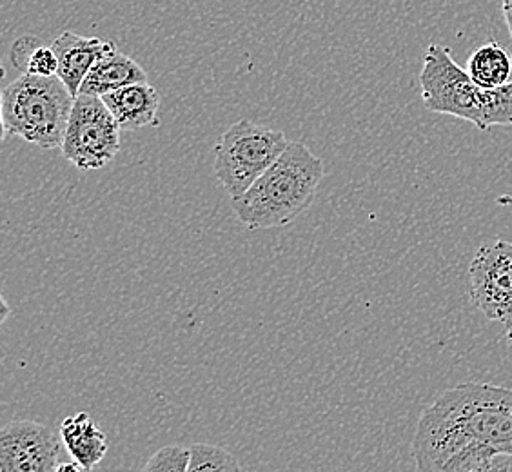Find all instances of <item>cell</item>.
Listing matches in <instances>:
<instances>
[{
	"label": "cell",
	"instance_id": "cell-10",
	"mask_svg": "<svg viewBox=\"0 0 512 472\" xmlns=\"http://www.w3.org/2000/svg\"><path fill=\"white\" fill-rule=\"evenodd\" d=\"M109 111L124 131L157 126L160 95L148 82H138L126 88L109 91L102 95Z\"/></svg>",
	"mask_w": 512,
	"mask_h": 472
},
{
	"label": "cell",
	"instance_id": "cell-4",
	"mask_svg": "<svg viewBox=\"0 0 512 472\" xmlns=\"http://www.w3.org/2000/svg\"><path fill=\"white\" fill-rule=\"evenodd\" d=\"M75 99L59 75L22 73L2 91L4 140L19 137L42 149H60Z\"/></svg>",
	"mask_w": 512,
	"mask_h": 472
},
{
	"label": "cell",
	"instance_id": "cell-15",
	"mask_svg": "<svg viewBox=\"0 0 512 472\" xmlns=\"http://www.w3.org/2000/svg\"><path fill=\"white\" fill-rule=\"evenodd\" d=\"M189 451H191V460H189L188 471H240L242 469L237 458L218 445L195 443L189 447Z\"/></svg>",
	"mask_w": 512,
	"mask_h": 472
},
{
	"label": "cell",
	"instance_id": "cell-9",
	"mask_svg": "<svg viewBox=\"0 0 512 472\" xmlns=\"http://www.w3.org/2000/svg\"><path fill=\"white\" fill-rule=\"evenodd\" d=\"M51 48L59 59V77L73 97L79 95L80 86L88 77L89 69L117 46L99 37H82L71 31H64L51 42Z\"/></svg>",
	"mask_w": 512,
	"mask_h": 472
},
{
	"label": "cell",
	"instance_id": "cell-16",
	"mask_svg": "<svg viewBox=\"0 0 512 472\" xmlns=\"http://www.w3.org/2000/svg\"><path fill=\"white\" fill-rule=\"evenodd\" d=\"M189 460H191V451L188 447L166 445L153 454L142 469L144 472H186L189 469Z\"/></svg>",
	"mask_w": 512,
	"mask_h": 472
},
{
	"label": "cell",
	"instance_id": "cell-20",
	"mask_svg": "<svg viewBox=\"0 0 512 472\" xmlns=\"http://www.w3.org/2000/svg\"><path fill=\"white\" fill-rule=\"evenodd\" d=\"M505 338H507V344L512 349V325L511 327H507V333H505Z\"/></svg>",
	"mask_w": 512,
	"mask_h": 472
},
{
	"label": "cell",
	"instance_id": "cell-3",
	"mask_svg": "<svg viewBox=\"0 0 512 472\" xmlns=\"http://www.w3.org/2000/svg\"><path fill=\"white\" fill-rule=\"evenodd\" d=\"M420 88L425 109L433 113L462 118L480 131L512 126V80L500 88L478 86L445 46L431 44L425 51Z\"/></svg>",
	"mask_w": 512,
	"mask_h": 472
},
{
	"label": "cell",
	"instance_id": "cell-7",
	"mask_svg": "<svg viewBox=\"0 0 512 472\" xmlns=\"http://www.w3.org/2000/svg\"><path fill=\"white\" fill-rule=\"evenodd\" d=\"M469 298L491 322L512 325V242L483 244L469 266Z\"/></svg>",
	"mask_w": 512,
	"mask_h": 472
},
{
	"label": "cell",
	"instance_id": "cell-12",
	"mask_svg": "<svg viewBox=\"0 0 512 472\" xmlns=\"http://www.w3.org/2000/svg\"><path fill=\"white\" fill-rule=\"evenodd\" d=\"M138 82H148V73L142 69L137 60L113 50L89 69L88 77L82 82L79 93L102 97L109 91L126 88Z\"/></svg>",
	"mask_w": 512,
	"mask_h": 472
},
{
	"label": "cell",
	"instance_id": "cell-18",
	"mask_svg": "<svg viewBox=\"0 0 512 472\" xmlns=\"http://www.w3.org/2000/svg\"><path fill=\"white\" fill-rule=\"evenodd\" d=\"M66 471L80 472V471H84V467H82V465H80V463L77 462V460H73V462H69V463H59V465H57V472H66Z\"/></svg>",
	"mask_w": 512,
	"mask_h": 472
},
{
	"label": "cell",
	"instance_id": "cell-5",
	"mask_svg": "<svg viewBox=\"0 0 512 472\" xmlns=\"http://www.w3.org/2000/svg\"><path fill=\"white\" fill-rule=\"evenodd\" d=\"M289 140L278 129L240 120L215 146V175L227 195L242 197L286 151Z\"/></svg>",
	"mask_w": 512,
	"mask_h": 472
},
{
	"label": "cell",
	"instance_id": "cell-8",
	"mask_svg": "<svg viewBox=\"0 0 512 472\" xmlns=\"http://www.w3.org/2000/svg\"><path fill=\"white\" fill-rule=\"evenodd\" d=\"M62 443L42 423H8L0 433V472H57Z\"/></svg>",
	"mask_w": 512,
	"mask_h": 472
},
{
	"label": "cell",
	"instance_id": "cell-1",
	"mask_svg": "<svg viewBox=\"0 0 512 472\" xmlns=\"http://www.w3.org/2000/svg\"><path fill=\"white\" fill-rule=\"evenodd\" d=\"M467 447L512 456V389L460 384L425 409L411 447L418 471L444 472L447 462Z\"/></svg>",
	"mask_w": 512,
	"mask_h": 472
},
{
	"label": "cell",
	"instance_id": "cell-17",
	"mask_svg": "<svg viewBox=\"0 0 512 472\" xmlns=\"http://www.w3.org/2000/svg\"><path fill=\"white\" fill-rule=\"evenodd\" d=\"M502 13L509 35L512 37V0H502Z\"/></svg>",
	"mask_w": 512,
	"mask_h": 472
},
{
	"label": "cell",
	"instance_id": "cell-11",
	"mask_svg": "<svg viewBox=\"0 0 512 472\" xmlns=\"http://www.w3.org/2000/svg\"><path fill=\"white\" fill-rule=\"evenodd\" d=\"M60 438L84 471H93L108 453V436L88 413L71 414L60 423Z\"/></svg>",
	"mask_w": 512,
	"mask_h": 472
},
{
	"label": "cell",
	"instance_id": "cell-6",
	"mask_svg": "<svg viewBox=\"0 0 512 472\" xmlns=\"http://www.w3.org/2000/svg\"><path fill=\"white\" fill-rule=\"evenodd\" d=\"M120 131L119 122L102 97L79 93L60 153L82 171L106 168L120 151Z\"/></svg>",
	"mask_w": 512,
	"mask_h": 472
},
{
	"label": "cell",
	"instance_id": "cell-13",
	"mask_svg": "<svg viewBox=\"0 0 512 472\" xmlns=\"http://www.w3.org/2000/svg\"><path fill=\"white\" fill-rule=\"evenodd\" d=\"M469 77L485 89L500 88L511 82L512 59L498 42H485L467 59Z\"/></svg>",
	"mask_w": 512,
	"mask_h": 472
},
{
	"label": "cell",
	"instance_id": "cell-19",
	"mask_svg": "<svg viewBox=\"0 0 512 472\" xmlns=\"http://www.w3.org/2000/svg\"><path fill=\"white\" fill-rule=\"evenodd\" d=\"M2 304H4V315H2V322L8 318V315H10V307H8V304H6V298L2 296Z\"/></svg>",
	"mask_w": 512,
	"mask_h": 472
},
{
	"label": "cell",
	"instance_id": "cell-14",
	"mask_svg": "<svg viewBox=\"0 0 512 472\" xmlns=\"http://www.w3.org/2000/svg\"><path fill=\"white\" fill-rule=\"evenodd\" d=\"M11 62L20 73L55 77L59 75V59L50 46H44L37 37H20L11 46Z\"/></svg>",
	"mask_w": 512,
	"mask_h": 472
},
{
	"label": "cell",
	"instance_id": "cell-2",
	"mask_svg": "<svg viewBox=\"0 0 512 472\" xmlns=\"http://www.w3.org/2000/svg\"><path fill=\"white\" fill-rule=\"evenodd\" d=\"M322 178L324 162L302 142H289L275 164L233 198V211L251 231L287 226L311 206Z\"/></svg>",
	"mask_w": 512,
	"mask_h": 472
}]
</instances>
